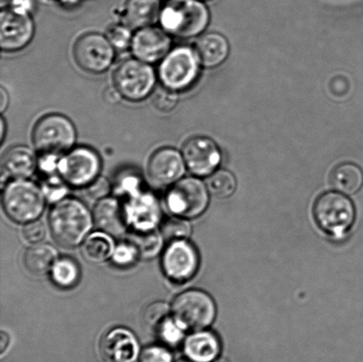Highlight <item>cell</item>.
<instances>
[{"label": "cell", "mask_w": 363, "mask_h": 362, "mask_svg": "<svg viewBox=\"0 0 363 362\" xmlns=\"http://www.w3.org/2000/svg\"><path fill=\"white\" fill-rule=\"evenodd\" d=\"M94 215L83 202L64 198L56 202L49 215V225L53 239L63 247L79 246L90 233Z\"/></svg>", "instance_id": "1"}, {"label": "cell", "mask_w": 363, "mask_h": 362, "mask_svg": "<svg viewBox=\"0 0 363 362\" xmlns=\"http://www.w3.org/2000/svg\"><path fill=\"white\" fill-rule=\"evenodd\" d=\"M209 11L201 0H165L160 13V23L170 35L194 38L205 30Z\"/></svg>", "instance_id": "2"}, {"label": "cell", "mask_w": 363, "mask_h": 362, "mask_svg": "<svg viewBox=\"0 0 363 362\" xmlns=\"http://www.w3.org/2000/svg\"><path fill=\"white\" fill-rule=\"evenodd\" d=\"M45 200L42 188L35 183L27 179H14L4 190L2 205L13 222L26 225L40 217Z\"/></svg>", "instance_id": "3"}, {"label": "cell", "mask_w": 363, "mask_h": 362, "mask_svg": "<svg viewBox=\"0 0 363 362\" xmlns=\"http://www.w3.org/2000/svg\"><path fill=\"white\" fill-rule=\"evenodd\" d=\"M77 136L76 127L67 117L52 113L35 124L32 141L41 154L62 156L73 148Z\"/></svg>", "instance_id": "4"}, {"label": "cell", "mask_w": 363, "mask_h": 362, "mask_svg": "<svg viewBox=\"0 0 363 362\" xmlns=\"http://www.w3.org/2000/svg\"><path fill=\"white\" fill-rule=\"evenodd\" d=\"M172 313L174 320L184 331L199 332L212 324L216 308L208 293L189 290L173 301Z\"/></svg>", "instance_id": "5"}, {"label": "cell", "mask_w": 363, "mask_h": 362, "mask_svg": "<svg viewBox=\"0 0 363 362\" xmlns=\"http://www.w3.org/2000/svg\"><path fill=\"white\" fill-rule=\"evenodd\" d=\"M199 59L195 49L179 46L170 50L160 64L158 76L163 86L174 91L186 90L197 80Z\"/></svg>", "instance_id": "6"}, {"label": "cell", "mask_w": 363, "mask_h": 362, "mask_svg": "<svg viewBox=\"0 0 363 362\" xmlns=\"http://www.w3.org/2000/svg\"><path fill=\"white\" fill-rule=\"evenodd\" d=\"M156 80L151 64L136 58L124 60L113 74V86L123 98L133 102L147 98L155 90Z\"/></svg>", "instance_id": "7"}, {"label": "cell", "mask_w": 363, "mask_h": 362, "mask_svg": "<svg viewBox=\"0 0 363 362\" xmlns=\"http://www.w3.org/2000/svg\"><path fill=\"white\" fill-rule=\"evenodd\" d=\"M314 215L320 228L341 239L353 225L355 211L350 198L339 193H326L316 200Z\"/></svg>", "instance_id": "8"}, {"label": "cell", "mask_w": 363, "mask_h": 362, "mask_svg": "<svg viewBox=\"0 0 363 362\" xmlns=\"http://www.w3.org/2000/svg\"><path fill=\"white\" fill-rule=\"evenodd\" d=\"M101 169V159L97 152L79 147L60 158L57 174L67 186L84 188L98 179Z\"/></svg>", "instance_id": "9"}, {"label": "cell", "mask_w": 363, "mask_h": 362, "mask_svg": "<svg viewBox=\"0 0 363 362\" xmlns=\"http://www.w3.org/2000/svg\"><path fill=\"white\" fill-rule=\"evenodd\" d=\"M165 202L173 215L183 218H195L208 208V188L201 180L186 177L170 188Z\"/></svg>", "instance_id": "10"}, {"label": "cell", "mask_w": 363, "mask_h": 362, "mask_svg": "<svg viewBox=\"0 0 363 362\" xmlns=\"http://www.w3.org/2000/svg\"><path fill=\"white\" fill-rule=\"evenodd\" d=\"M27 6L2 9L0 14V47L16 52L26 47L35 34V24Z\"/></svg>", "instance_id": "11"}, {"label": "cell", "mask_w": 363, "mask_h": 362, "mask_svg": "<svg viewBox=\"0 0 363 362\" xmlns=\"http://www.w3.org/2000/svg\"><path fill=\"white\" fill-rule=\"evenodd\" d=\"M116 49L108 38L99 33H88L77 39L74 46V58L86 72L101 74L111 67Z\"/></svg>", "instance_id": "12"}, {"label": "cell", "mask_w": 363, "mask_h": 362, "mask_svg": "<svg viewBox=\"0 0 363 362\" xmlns=\"http://www.w3.org/2000/svg\"><path fill=\"white\" fill-rule=\"evenodd\" d=\"M197 250L186 240L170 242L162 259V271L170 281L184 283L194 278L198 271Z\"/></svg>", "instance_id": "13"}, {"label": "cell", "mask_w": 363, "mask_h": 362, "mask_svg": "<svg viewBox=\"0 0 363 362\" xmlns=\"http://www.w3.org/2000/svg\"><path fill=\"white\" fill-rule=\"evenodd\" d=\"M182 154L189 171L197 176L213 173L222 159L215 141L206 137L190 138L184 144Z\"/></svg>", "instance_id": "14"}, {"label": "cell", "mask_w": 363, "mask_h": 362, "mask_svg": "<svg viewBox=\"0 0 363 362\" xmlns=\"http://www.w3.org/2000/svg\"><path fill=\"white\" fill-rule=\"evenodd\" d=\"M162 28L148 26L140 28L133 35L131 52L135 58L149 64L162 62L170 52L172 38Z\"/></svg>", "instance_id": "15"}, {"label": "cell", "mask_w": 363, "mask_h": 362, "mask_svg": "<svg viewBox=\"0 0 363 362\" xmlns=\"http://www.w3.org/2000/svg\"><path fill=\"white\" fill-rule=\"evenodd\" d=\"M99 350L106 362H136L142 351L136 335L123 327L106 332L99 344Z\"/></svg>", "instance_id": "16"}, {"label": "cell", "mask_w": 363, "mask_h": 362, "mask_svg": "<svg viewBox=\"0 0 363 362\" xmlns=\"http://www.w3.org/2000/svg\"><path fill=\"white\" fill-rule=\"evenodd\" d=\"M186 169L183 154L175 148L159 149L148 163V176L156 186H168L179 182Z\"/></svg>", "instance_id": "17"}, {"label": "cell", "mask_w": 363, "mask_h": 362, "mask_svg": "<svg viewBox=\"0 0 363 362\" xmlns=\"http://www.w3.org/2000/svg\"><path fill=\"white\" fill-rule=\"evenodd\" d=\"M123 210L127 225L133 226L135 232L155 230L162 217L157 198L150 193H141L140 191L130 194Z\"/></svg>", "instance_id": "18"}, {"label": "cell", "mask_w": 363, "mask_h": 362, "mask_svg": "<svg viewBox=\"0 0 363 362\" xmlns=\"http://www.w3.org/2000/svg\"><path fill=\"white\" fill-rule=\"evenodd\" d=\"M92 215L94 225L101 232L112 236H121L125 233L128 226L125 215L116 198L106 197L98 201Z\"/></svg>", "instance_id": "19"}, {"label": "cell", "mask_w": 363, "mask_h": 362, "mask_svg": "<svg viewBox=\"0 0 363 362\" xmlns=\"http://www.w3.org/2000/svg\"><path fill=\"white\" fill-rule=\"evenodd\" d=\"M38 165L35 152L25 145L10 148L2 159V176L27 179L33 175Z\"/></svg>", "instance_id": "20"}, {"label": "cell", "mask_w": 363, "mask_h": 362, "mask_svg": "<svg viewBox=\"0 0 363 362\" xmlns=\"http://www.w3.org/2000/svg\"><path fill=\"white\" fill-rule=\"evenodd\" d=\"M184 352L191 362H213L220 353L218 339L209 332H195L185 339Z\"/></svg>", "instance_id": "21"}, {"label": "cell", "mask_w": 363, "mask_h": 362, "mask_svg": "<svg viewBox=\"0 0 363 362\" xmlns=\"http://www.w3.org/2000/svg\"><path fill=\"white\" fill-rule=\"evenodd\" d=\"M161 9L159 0H127L124 21L131 30L152 26L159 20Z\"/></svg>", "instance_id": "22"}, {"label": "cell", "mask_w": 363, "mask_h": 362, "mask_svg": "<svg viewBox=\"0 0 363 362\" xmlns=\"http://www.w3.org/2000/svg\"><path fill=\"white\" fill-rule=\"evenodd\" d=\"M199 62L206 67H215L227 59L230 45L227 39L219 33H208L199 38L196 44Z\"/></svg>", "instance_id": "23"}, {"label": "cell", "mask_w": 363, "mask_h": 362, "mask_svg": "<svg viewBox=\"0 0 363 362\" xmlns=\"http://www.w3.org/2000/svg\"><path fill=\"white\" fill-rule=\"evenodd\" d=\"M58 251L48 244H35L25 251V268L31 274L43 276L51 272L53 265L58 260Z\"/></svg>", "instance_id": "24"}, {"label": "cell", "mask_w": 363, "mask_h": 362, "mask_svg": "<svg viewBox=\"0 0 363 362\" xmlns=\"http://www.w3.org/2000/svg\"><path fill=\"white\" fill-rule=\"evenodd\" d=\"M116 247L113 236L101 230L88 235L83 242L81 251L88 262L99 264L112 258Z\"/></svg>", "instance_id": "25"}, {"label": "cell", "mask_w": 363, "mask_h": 362, "mask_svg": "<svg viewBox=\"0 0 363 362\" xmlns=\"http://www.w3.org/2000/svg\"><path fill=\"white\" fill-rule=\"evenodd\" d=\"M333 186L337 191L345 194L357 193L363 184V173L353 163H344L337 166L332 176Z\"/></svg>", "instance_id": "26"}, {"label": "cell", "mask_w": 363, "mask_h": 362, "mask_svg": "<svg viewBox=\"0 0 363 362\" xmlns=\"http://www.w3.org/2000/svg\"><path fill=\"white\" fill-rule=\"evenodd\" d=\"M52 282L60 288L76 286L80 279V268L77 262L69 257L59 258L51 271Z\"/></svg>", "instance_id": "27"}, {"label": "cell", "mask_w": 363, "mask_h": 362, "mask_svg": "<svg viewBox=\"0 0 363 362\" xmlns=\"http://www.w3.org/2000/svg\"><path fill=\"white\" fill-rule=\"evenodd\" d=\"M127 240L133 243L140 251V256L152 258L161 251L163 244V237L161 232L156 230L149 232H135L127 237Z\"/></svg>", "instance_id": "28"}, {"label": "cell", "mask_w": 363, "mask_h": 362, "mask_svg": "<svg viewBox=\"0 0 363 362\" xmlns=\"http://www.w3.org/2000/svg\"><path fill=\"white\" fill-rule=\"evenodd\" d=\"M237 182L235 176L227 170H218L209 177L208 188L210 193L217 198L230 197L236 190Z\"/></svg>", "instance_id": "29"}, {"label": "cell", "mask_w": 363, "mask_h": 362, "mask_svg": "<svg viewBox=\"0 0 363 362\" xmlns=\"http://www.w3.org/2000/svg\"><path fill=\"white\" fill-rule=\"evenodd\" d=\"M161 232L163 239L168 242L177 240H186L191 235V226L183 217H169L164 220L161 225Z\"/></svg>", "instance_id": "30"}, {"label": "cell", "mask_w": 363, "mask_h": 362, "mask_svg": "<svg viewBox=\"0 0 363 362\" xmlns=\"http://www.w3.org/2000/svg\"><path fill=\"white\" fill-rule=\"evenodd\" d=\"M184 329H182L174 318H167L159 325V336L169 346L179 345L184 339Z\"/></svg>", "instance_id": "31"}, {"label": "cell", "mask_w": 363, "mask_h": 362, "mask_svg": "<svg viewBox=\"0 0 363 362\" xmlns=\"http://www.w3.org/2000/svg\"><path fill=\"white\" fill-rule=\"evenodd\" d=\"M140 256V251L137 247L130 241L123 242L116 247L112 260L115 265L121 268L130 267L136 264L138 257Z\"/></svg>", "instance_id": "32"}, {"label": "cell", "mask_w": 363, "mask_h": 362, "mask_svg": "<svg viewBox=\"0 0 363 362\" xmlns=\"http://www.w3.org/2000/svg\"><path fill=\"white\" fill-rule=\"evenodd\" d=\"M106 38L116 50H126L130 47L133 35L128 25L113 24L106 31Z\"/></svg>", "instance_id": "33"}, {"label": "cell", "mask_w": 363, "mask_h": 362, "mask_svg": "<svg viewBox=\"0 0 363 362\" xmlns=\"http://www.w3.org/2000/svg\"><path fill=\"white\" fill-rule=\"evenodd\" d=\"M170 306L165 301H156L149 305L144 312V320L148 325L159 326L169 317Z\"/></svg>", "instance_id": "34"}, {"label": "cell", "mask_w": 363, "mask_h": 362, "mask_svg": "<svg viewBox=\"0 0 363 362\" xmlns=\"http://www.w3.org/2000/svg\"><path fill=\"white\" fill-rule=\"evenodd\" d=\"M140 362H173V356L165 346L154 345L141 351Z\"/></svg>", "instance_id": "35"}, {"label": "cell", "mask_w": 363, "mask_h": 362, "mask_svg": "<svg viewBox=\"0 0 363 362\" xmlns=\"http://www.w3.org/2000/svg\"><path fill=\"white\" fill-rule=\"evenodd\" d=\"M66 183L58 176L51 177L45 183L42 189L44 191L45 198L52 202H58L63 200L67 194Z\"/></svg>", "instance_id": "36"}, {"label": "cell", "mask_w": 363, "mask_h": 362, "mask_svg": "<svg viewBox=\"0 0 363 362\" xmlns=\"http://www.w3.org/2000/svg\"><path fill=\"white\" fill-rule=\"evenodd\" d=\"M177 103H179V96H177V91L165 87L159 90L154 98L155 108L164 113L172 111L176 108Z\"/></svg>", "instance_id": "37"}, {"label": "cell", "mask_w": 363, "mask_h": 362, "mask_svg": "<svg viewBox=\"0 0 363 362\" xmlns=\"http://www.w3.org/2000/svg\"><path fill=\"white\" fill-rule=\"evenodd\" d=\"M84 189L85 194L90 200L99 201L108 196L111 191V184L105 177L99 176Z\"/></svg>", "instance_id": "38"}, {"label": "cell", "mask_w": 363, "mask_h": 362, "mask_svg": "<svg viewBox=\"0 0 363 362\" xmlns=\"http://www.w3.org/2000/svg\"><path fill=\"white\" fill-rule=\"evenodd\" d=\"M23 234L28 242L34 244L41 243L45 239V226L42 222L35 220L25 225Z\"/></svg>", "instance_id": "39"}, {"label": "cell", "mask_w": 363, "mask_h": 362, "mask_svg": "<svg viewBox=\"0 0 363 362\" xmlns=\"http://www.w3.org/2000/svg\"><path fill=\"white\" fill-rule=\"evenodd\" d=\"M105 101L109 104H116L123 98L118 90L115 86L106 89L104 92Z\"/></svg>", "instance_id": "40"}, {"label": "cell", "mask_w": 363, "mask_h": 362, "mask_svg": "<svg viewBox=\"0 0 363 362\" xmlns=\"http://www.w3.org/2000/svg\"><path fill=\"white\" fill-rule=\"evenodd\" d=\"M0 6L1 10L18 6H28L32 9V4L30 0H0Z\"/></svg>", "instance_id": "41"}, {"label": "cell", "mask_w": 363, "mask_h": 362, "mask_svg": "<svg viewBox=\"0 0 363 362\" xmlns=\"http://www.w3.org/2000/svg\"><path fill=\"white\" fill-rule=\"evenodd\" d=\"M0 98H1V101H0V111L4 113L7 108V105H9V95L3 87L0 91Z\"/></svg>", "instance_id": "42"}, {"label": "cell", "mask_w": 363, "mask_h": 362, "mask_svg": "<svg viewBox=\"0 0 363 362\" xmlns=\"http://www.w3.org/2000/svg\"><path fill=\"white\" fill-rule=\"evenodd\" d=\"M10 343V339L9 334L6 332H1V338H0V350H1V354L3 356L5 353L7 347H9Z\"/></svg>", "instance_id": "43"}, {"label": "cell", "mask_w": 363, "mask_h": 362, "mask_svg": "<svg viewBox=\"0 0 363 362\" xmlns=\"http://www.w3.org/2000/svg\"><path fill=\"white\" fill-rule=\"evenodd\" d=\"M5 132H6V123L5 120H4L3 117L1 118V132H0V141L3 143L4 138H5Z\"/></svg>", "instance_id": "44"}, {"label": "cell", "mask_w": 363, "mask_h": 362, "mask_svg": "<svg viewBox=\"0 0 363 362\" xmlns=\"http://www.w3.org/2000/svg\"><path fill=\"white\" fill-rule=\"evenodd\" d=\"M213 362H230L229 361H227L226 359H223V358H220V359H216L213 361Z\"/></svg>", "instance_id": "45"}]
</instances>
